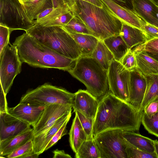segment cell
Here are the masks:
<instances>
[{"label":"cell","mask_w":158,"mask_h":158,"mask_svg":"<svg viewBox=\"0 0 158 158\" xmlns=\"http://www.w3.org/2000/svg\"><path fill=\"white\" fill-rule=\"evenodd\" d=\"M142 123L149 133L158 137V113L149 118L143 112Z\"/></svg>","instance_id":"32"},{"label":"cell","mask_w":158,"mask_h":158,"mask_svg":"<svg viewBox=\"0 0 158 158\" xmlns=\"http://www.w3.org/2000/svg\"><path fill=\"white\" fill-rule=\"evenodd\" d=\"M123 131L109 130L94 137L101 158H127Z\"/></svg>","instance_id":"9"},{"label":"cell","mask_w":158,"mask_h":158,"mask_svg":"<svg viewBox=\"0 0 158 158\" xmlns=\"http://www.w3.org/2000/svg\"><path fill=\"white\" fill-rule=\"evenodd\" d=\"M73 106L54 104L45 106L38 122L33 127L34 136L46 131L59 118L72 112Z\"/></svg>","instance_id":"11"},{"label":"cell","mask_w":158,"mask_h":158,"mask_svg":"<svg viewBox=\"0 0 158 158\" xmlns=\"http://www.w3.org/2000/svg\"><path fill=\"white\" fill-rule=\"evenodd\" d=\"M155 152L158 158V141L157 140H154Z\"/></svg>","instance_id":"47"},{"label":"cell","mask_w":158,"mask_h":158,"mask_svg":"<svg viewBox=\"0 0 158 158\" xmlns=\"http://www.w3.org/2000/svg\"><path fill=\"white\" fill-rule=\"evenodd\" d=\"M119 62L126 69L129 71L136 68V61L133 50L129 49Z\"/></svg>","instance_id":"37"},{"label":"cell","mask_w":158,"mask_h":158,"mask_svg":"<svg viewBox=\"0 0 158 158\" xmlns=\"http://www.w3.org/2000/svg\"><path fill=\"white\" fill-rule=\"evenodd\" d=\"M103 41L113 54L114 59L119 62L129 49L120 35L111 36Z\"/></svg>","instance_id":"25"},{"label":"cell","mask_w":158,"mask_h":158,"mask_svg":"<svg viewBox=\"0 0 158 158\" xmlns=\"http://www.w3.org/2000/svg\"><path fill=\"white\" fill-rule=\"evenodd\" d=\"M130 72L129 97L127 103L140 111L146 89V78L137 67L130 71Z\"/></svg>","instance_id":"12"},{"label":"cell","mask_w":158,"mask_h":158,"mask_svg":"<svg viewBox=\"0 0 158 158\" xmlns=\"http://www.w3.org/2000/svg\"><path fill=\"white\" fill-rule=\"evenodd\" d=\"M26 32L63 56L74 60H77L81 56L78 44L62 27H44L35 25Z\"/></svg>","instance_id":"5"},{"label":"cell","mask_w":158,"mask_h":158,"mask_svg":"<svg viewBox=\"0 0 158 158\" xmlns=\"http://www.w3.org/2000/svg\"><path fill=\"white\" fill-rule=\"evenodd\" d=\"M11 32L8 27L0 25V53L10 43L9 38Z\"/></svg>","instance_id":"40"},{"label":"cell","mask_w":158,"mask_h":158,"mask_svg":"<svg viewBox=\"0 0 158 158\" xmlns=\"http://www.w3.org/2000/svg\"><path fill=\"white\" fill-rule=\"evenodd\" d=\"M123 23L141 29V18L132 10L123 7L111 0H101Z\"/></svg>","instance_id":"17"},{"label":"cell","mask_w":158,"mask_h":158,"mask_svg":"<svg viewBox=\"0 0 158 158\" xmlns=\"http://www.w3.org/2000/svg\"><path fill=\"white\" fill-rule=\"evenodd\" d=\"M27 0H21V1H22V2L23 3V2H25Z\"/></svg>","instance_id":"49"},{"label":"cell","mask_w":158,"mask_h":158,"mask_svg":"<svg viewBox=\"0 0 158 158\" xmlns=\"http://www.w3.org/2000/svg\"><path fill=\"white\" fill-rule=\"evenodd\" d=\"M66 2L73 16L99 40L119 35L123 23L103 2L102 7L82 0Z\"/></svg>","instance_id":"2"},{"label":"cell","mask_w":158,"mask_h":158,"mask_svg":"<svg viewBox=\"0 0 158 158\" xmlns=\"http://www.w3.org/2000/svg\"><path fill=\"white\" fill-rule=\"evenodd\" d=\"M157 5H158V0H152Z\"/></svg>","instance_id":"48"},{"label":"cell","mask_w":158,"mask_h":158,"mask_svg":"<svg viewBox=\"0 0 158 158\" xmlns=\"http://www.w3.org/2000/svg\"><path fill=\"white\" fill-rule=\"evenodd\" d=\"M68 72L84 84L86 90L99 102L110 92L107 70L90 56H81Z\"/></svg>","instance_id":"4"},{"label":"cell","mask_w":158,"mask_h":158,"mask_svg":"<svg viewBox=\"0 0 158 158\" xmlns=\"http://www.w3.org/2000/svg\"><path fill=\"white\" fill-rule=\"evenodd\" d=\"M76 158H101L100 154L94 138L87 139L81 144L77 152Z\"/></svg>","instance_id":"29"},{"label":"cell","mask_w":158,"mask_h":158,"mask_svg":"<svg viewBox=\"0 0 158 158\" xmlns=\"http://www.w3.org/2000/svg\"><path fill=\"white\" fill-rule=\"evenodd\" d=\"M119 6L133 10L132 0H111Z\"/></svg>","instance_id":"43"},{"label":"cell","mask_w":158,"mask_h":158,"mask_svg":"<svg viewBox=\"0 0 158 158\" xmlns=\"http://www.w3.org/2000/svg\"><path fill=\"white\" fill-rule=\"evenodd\" d=\"M74 0H65L66 2L73 1ZM90 3L99 7L103 6V3L101 0H82Z\"/></svg>","instance_id":"45"},{"label":"cell","mask_w":158,"mask_h":158,"mask_svg":"<svg viewBox=\"0 0 158 158\" xmlns=\"http://www.w3.org/2000/svg\"><path fill=\"white\" fill-rule=\"evenodd\" d=\"M63 27L66 30L77 33L92 35L86 25L74 16L66 25Z\"/></svg>","instance_id":"34"},{"label":"cell","mask_w":158,"mask_h":158,"mask_svg":"<svg viewBox=\"0 0 158 158\" xmlns=\"http://www.w3.org/2000/svg\"><path fill=\"white\" fill-rule=\"evenodd\" d=\"M124 140L127 158H157L156 153L143 151L132 145L125 139Z\"/></svg>","instance_id":"33"},{"label":"cell","mask_w":158,"mask_h":158,"mask_svg":"<svg viewBox=\"0 0 158 158\" xmlns=\"http://www.w3.org/2000/svg\"><path fill=\"white\" fill-rule=\"evenodd\" d=\"M75 96V93L45 83L27 91L22 97L19 102H27L43 106L54 104L73 106Z\"/></svg>","instance_id":"6"},{"label":"cell","mask_w":158,"mask_h":158,"mask_svg":"<svg viewBox=\"0 0 158 158\" xmlns=\"http://www.w3.org/2000/svg\"><path fill=\"white\" fill-rule=\"evenodd\" d=\"M108 72L110 91L114 96L127 103L129 97L130 71L114 59Z\"/></svg>","instance_id":"10"},{"label":"cell","mask_w":158,"mask_h":158,"mask_svg":"<svg viewBox=\"0 0 158 158\" xmlns=\"http://www.w3.org/2000/svg\"><path fill=\"white\" fill-rule=\"evenodd\" d=\"M0 95V112H7L8 107L6 98V95L1 86Z\"/></svg>","instance_id":"42"},{"label":"cell","mask_w":158,"mask_h":158,"mask_svg":"<svg viewBox=\"0 0 158 158\" xmlns=\"http://www.w3.org/2000/svg\"><path fill=\"white\" fill-rule=\"evenodd\" d=\"M19 0V1L23 4V3H22V2L21 0Z\"/></svg>","instance_id":"51"},{"label":"cell","mask_w":158,"mask_h":158,"mask_svg":"<svg viewBox=\"0 0 158 158\" xmlns=\"http://www.w3.org/2000/svg\"><path fill=\"white\" fill-rule=\"evenodd\" d=\"M155 59L157 61H158V57H157V58H156Z\"/></svg>","instance_id":"50"},{"label":"cell","mask_w":158,"mask_h":158,"mask_svg":"<svg viewBox=\"0 0 158 158\" xmlns=\"http://www.w3.org/2000/svg\"><path fill=\"white\" fill-rule=\"evenodd\" d=\"M143 113L110 92L99 102L93 124L94 136L114 129L139 133Z\"/></svg>","instance_id":"1"},{"label":"cell","mask_w":158,"mask_h":158,"mask_svg":"<svg viewBox=\"0 0 158 158\" xmlns=\"http://www.w3.org/2000/svg\"><path fill=\"white\" fill-rule=\"evenodd\" d=\"M23 5L28 17L32 21L35 20L43 11L53 7L52 0H27Z\"/></svg>","instance_id":"26"},{"label":"cell","mask_w":158,"mask_h":158,"mask_svg":"<svg viewBox=\"0 0 158 158\" xmlns=\"http://www.w3.org/2000/svg\"><path fill=\"white\" fill-rule=\"evenodd\" d=\"M141 29L147 35L149 40L158 38V28L141 19Z\"/></svg>","instance_id":"38"},{"label":"cell","mask_w":158,"mask_h":158,"mask_svg":"<svg viewBox=\"0 0 158 158\" xmlns=\"http://www.w3.org/2000/svg\"><path fill=\"white\" fill-rule=\"evenodd\" d=\"M73 112L78 117L81 125L86 134L87 139L94 138L93 127L94 119L88 118L77 111Z\"/></svg>","instance_id":"35"},{"label":"cell","mask_w":158,"mask_h":158,"mask_svg":"<svg viewBox=\"0 0 158 158\" xmlns=\"http://www.w3.org/2000/svg\"><path fill=\"white\" fill-rule=\"evenodd\" d=\"M33 138L26 142L6 156L8 158H22L25 154L34 151Z\"/></svg>","instance_id":"36"},{"label":"cell","mask_w":158,"mask_h":158,"mask_svg":"<svg viewBox=\"0 0 158 158\" xmlns=\"http://www.w3.org/2000/svg\"><path fill=\"white\" fill-rule=\"evenodd\" d=\"M99 101L87 90L79 89L75 93L73 108L86 117L94 119Z\"/></svg>","instance_id":"15"},{"label":"cell","mask_w":158,"mask_h":158,"mask_svg":"<svg viewBox=\"0 0 158 158\" xmlns=\"http://www.w3.org/2000/svg\"><path fill=\"white\" fill-rule=\"evenodd\" d=\"M52 152L53 154V158H72L70 155L65 153L63 150H59L57 149L53 151Z\"/></svg>","instance_id":"44"},{"label":"cell","mask_w":158,"mask_h":158,"mask_svg":"<svg viewBox=\"0 0 158 158\" xmlns=\"http://www.w3.org/2000/svg\"><path fill=\"white\" fill-rule=\"evenodd\" d=\"M124 138L132 145L145 152L155 153L154 140L134 131H123Z\"/></svg>","instance_id":"22"},{"label":"cell","mask_w":158,"mask_h":158,"mask_svg":"<svg viewBox=\"0 0 158 158\" xmlns=\"http://www.w3.org/2000/svg\"><path fill=\"white\" fill-rule=\"evenodd\" d=\"M75 114L69 133L70 146L76 153L83 143L87 139L86 134L81 125L77 114Z\"/></svg>","instance_id":"23"},{"label":"cell","mask_w":158,"mask_h":158,"mask_svg":"<svg viewBox=\"0 0 158 158\" xmlns=\"http://www.w3.org/2000/svg\"><path fill=\"white\" fill-rule=\"evenodd\" d=\"M133 10L146 22L156 27L158 6L152 0H132Z\"/></svg>","instance_id":"18"},{"label":"cell","mask_w":158,"mask_h":158,"mask_svg":"<svg viewBox=\"0 0 158 158\" xmlns=\"http://www.w3.org/2000/svg\"><path fill=\"white\" fill-rule=\"evenodd\" d=\"M35 25L19 1L0 0V25L8 27L11 31L16 30L26 31Z\"/></svg>","instance_id":"7"},{"label":"cell","mask_w":158,"mask_h":158,"mask_svg":"<svg viewBox=\"0 0 158 158\" xmlns=\"http://www.w3.org/2000/svg\"><path fill=\"white\" fill-rule=\"evenodd\" d=\"M22 63L16 48L10 43L0 53V85L6 95L21 72Z\"/></svg>","instance_id":"8"},{"label":"cell","mask_w":158,"mask_h":158,"mask_svg":"<svg viewBox=\"0 0 158 158\" xmlns=\"http://www.w3.org/2000/svg\"><path fill=\"white\" fill-rule=\"evenodd\" d=\"M70 118L68 119L63 124L52 138L45 148V151L50 148L56 144L62 137L68 134L66 126Z\"/></svg>","instance_id":"39"},{"label":"cell","mask_w":158,"mask_h":158,"mask_svg":"<svg viewBox=\"0 0 158 158\" xmlns=\"http://www.w3.org/2000/svg\"></svg>","instance_id":"53"},{"label":"cell","mask_w":158,"mask_h":158,"mask_svg":"<svg viewBox=\"0 0 158 158\" xmlns=\"http://www.w3.org/2000/svg\"><path fill=\"white\" fill-rule=\"evenodd\" d=\"M143 112L149 118L158 113V97L151 100L145 106Z\"/></svg>","instance_id":"41"},{"label":"cell","mask_w":158,"mask_h":158,"mask_svg":"<svg viewBox=\"0 0 158 158\" xmlns=\"http://www.w3.org/2000/svg\"><path fill=\"white\" fill-rule=\"evenodd\" d=\"M45 106L19 102L15 107H8L7 112L34 127L39 121Z\"/></svg>","instance_id":"14"},{"label":"cell","mask_w":158,"mask_h":158,"mask_svg":"<svg viewBox=\"0 0 158 158\" xmlns=\"http://www.w3.org/2000/svg\"><path fill=\"white\" fill-rule=\"evenodd\" d=\"M90 56L96 59L107 70L111 62L114 59L113 54L103 41L100 40Z\"/></svg>","instance_id":"27"},{"label":"cell","mask_w":158,"mask_h":158,"mask_svg":"<svg viewBox=\"0 0 158 158\" xmlns=\"http://www.w3.org/2000/svg\"><path fill=\"white\" fill-rule=\"evenodd\" d=\"M66 30L78 44L81 56H91L99 40L92 35L78 33Z\"/></svg>","instance_id":"21"},{"label":"cell","mask_w":158,"mask_h":158,"mask_svg":"<svg viewBox=\"0 0 158 158\" xmlns=\"http://www.w3.org/2000/svg\"><path fill=\"white\" fill-rule=\"evenodd\" d=\"M39 155L35 153L34 151L24 155L22 158H37Z\"/></svg>","instance_id":"46"},{"label":"cell","mask_w":158,"mask_h":158,"mask_svg":"<svg viewBox=\"0 0 158 158\" xmlns=\"http://www.w3.org/2000/svg\"></svg>","instance_id":"52"},{"label":"cell","mask_w":158,"mask_h":158,"mask_svg":"<svg viewBox=\"0 0 158 158\" xmlns=\"http://www.w3.org/2000/svg\"><path fill=\"white\" fill-rule=\"evenodd\" d=\"M133 50L143 51L155 59L158 57V38L149 40L136 47Z\"/></svg>","instance_id":"30"},{"label":"cell","mask_w":158,"mask_h":158,"mask_svg":"<svg viewBox=\"0 0 158 158\" xmlns=\"http://www.w3.org/2000/svg\"><path fill=\"white\" fill-rule=\"evenodd\" d=\"M119 35L129 49L149 40L146 34L141 29L123 23Z\"/></svg>","instance_id":"19"},{"label":"cell","mask_w":158,"mask_h":158,"mask_svg":"<svg viewBox=\"0 0 158 158\" xmlns=\"http://www.w3.org/2000/svg\"><path fill=\"white\" fill-rule=\"evenodd\" d=\"M13 44L17 48L22 63L34 67L56 69L68 72L74 66L77 60L59 54L26 32L16 38Z\"/></svg>","instance_id":"3"},{"label":"cell","mask_w":158,"mask_h":158,"mask_svg":"<svg viewBox=\"0 0 158 158\" xmlns=\"http://www.w3.org/2000/svg\"><path fill=\"white\" fill-rule=\"evenodd\" d=\"M137 68L145 75L158 74V61L143 51L133 50Z\"/></svg>","instance_id":"24"},{"label":"cell","mask_w":158,"mask_h":158,"mask_svg":"<svg viewBox=\"0 0 158 158\" xmlns=\"http://www.w3.org/2000/svg\"><path fill=\"white\" fill-rule=\"evenodd\" d=\"M145 76L147 87L140 112L143 111L145 106L151 100L158 97V74H152Z\"/></svg>","instance_id":"28"},{"label":"cell","mask_w":158,"mask_h":158,"mask_svg":"<svg viewBox=\"0 0 158 158\" xmlns=\"http://www.w3.org/2000/svg\"><path fill=\"white\" fill-rule=\"evenodd\" d=\"M74 16L71 11L60 15L50 20L39 23L36 24L44 27H64Z\"/></svg>","instance_id":"31"},{"label":"cell","mask_w":158,"mask_h":158,"mask_svg":"<svg viewBox=\"0 0 158 158\" xmlns=\"http://www.w3.org/2000/svg\"><path fill=\"white\" fill-rule=\"evenodd\" d=\"M31 126L7 112H0V141L31 130Z\"/></svg>","instance_id":"13"},{"label":"cell","mask_w":158,"mask_h":158,"mask_svg":"<svg viewBox=\"0 0 158 158\" xmlns=\"http://www.w3.org/2000/svg\"><path fill=\"white\" fill-rule=\"evenodd\" d=\"M33 129L16 136L0 141V156L3 157L33 138Z\"/></svg>","instance_id":"20"},{"label":"cell","mask_w":158,"mask_h":158,"mask_svg":"<svg viewBox=\"0 0 158 158\" xmlns=\"http://www.w3.org/2000/svg\"><path fill=\"white\" fill-rule=\"evenodd\" d=\"M71 112L58 119L48 130L36 136L33 139V149L35 153L40 155L44 151L45 148L55 134L65 122L71 116Z\"/></svg>","instance_id":"16"}]
</instances>
